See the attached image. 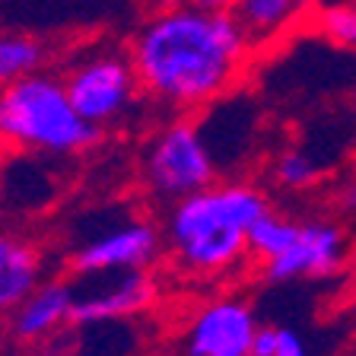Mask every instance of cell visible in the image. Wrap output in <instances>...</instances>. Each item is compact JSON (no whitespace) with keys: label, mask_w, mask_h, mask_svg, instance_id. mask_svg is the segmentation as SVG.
Here are the masks:
<instances>
[{"label":"cell","mask_w":356,"mask_h":356,"mask_svg":"<svg viewBox=\"0 0 356 356\" xmlns=\"http://www.w3.org/2000/svg\"><path fill=\"white\" fill-rule=\"evenodd\" d=\"M127 54L149 102L175 115H200L242 86L254 44L232 13L169 0L140 22Z\"/></svg>","instance_id":"obj_1"},{"label":"cell","mask_w":356,"mask_h":356,"mask_svg":"<svg viewBox=\"0 0 356 356\" xmlns=\"http://www.w3.org/2000/svg\"><path fill=\"white\" fill-rule=\"evenodd\" d=\"M274 207L252 181H213L165 207V258L188 280H226L252 261V226Z\"/></svg>","instance_id":"obj_2"},{"label":"cell","mask_w":356,"mask_h":356,"mask_svg":"<svg viewBox=\"0 0 356 356\" xmlns=\"http://www.w3.org/2000/svg\"><path fill=\"white\" fill-rule=\"evenodd\" d=\"M99 127L67 96L60 74H32L0 86V143L19 156H76L99 143Z\"/></svg>","instance_id":"obj_3"},{"label":"cell","mask_w":356,"mask_h":356,"mask_svg":"<svg viewBox=\"0 0 356 356\" xmlns=\"http://www.w3.org/2000/svg\"><path fill=\"white\" fill-rule=\"evenodd\" d=\"M248 245L267 283L325 280L347 261V232L337 220L289 216L274 207L252 226Z\"/></svg>","instance_id":"obj_4"},{"label":"cell","mask_w":356,"mask_h":356,"mask_svg":"<svg viewBox=\"0 0 356 356\" xmlns=\"http://www.w3.org/2000/svg\"><path fill=\"white\" fill-rule=\"evenodd\" d=\"M220 156L194 115H175L140 153V185L163 207L220 181Z\"/></svg>","instance_id":"obj_5"},{"label":"cell","mask_w":356,"mask_h":356,"mask_svg":"<svg viewBox=\"0 0 356 356\" xmlns=\"http://www.w3.org/2000/svg\"><path fill=\"white\" fill-rule=\"evenodd\" d=\"M60 80L76 111L99 131L131 118L140 99H147L140 80L134 74L131 54L111 51V48H99V51L74 58L64 67Z\"/></svg>","instance_id":"obj_6"},{"label":"cell","mask_w":356,"mask_h":356,"mask_svg":"<svg viewBox=\"0 0 356 356\" xmlns=\"http://www.w3.org/2000/svg\"><path fill=\"white\" fill-rule=\"evenodd\" d=\"M159 258H165L163 226L143 216H124L83 238L67 254V267L80 280H92L124 270H153Z\"/></svg>","instance_id":"obj_7"},{"label":"cell","mask_w":356,"mask_h":356,"mask_svg":"<svg viewBox=\"0 0 356 356\" xmlns=\"http://www.w3.org/2000/svg\"><path fill=\"white\" fill-rule=\"evenodd\" d=\"M261 318L238 293H220L191 309L181 327L185 356H252Z\"/></svg>","instance_id":"obj_8"},{"label":"cell","mask_w":356,"mask_h":356,"mask_svg":"<svg viewBox=\"0 0 356 356\" xmlns=\"http://www.w3.org/2000/svg\"><path fill=\"white\" fill-rule=\"evenodd\" d=\"M99 286L76 289L74 315L70 325L76 327H96V325H115L124 318H137L143 312L156 309L159 302V280L153 270H124V274L92 277Z\"/></svg>","instance_id":"obj_9"},{"label":"cell","mask_w":356,"mask_h":356,"mask_svg":"<svg viewBox=\"0 0 356 356\" xmlns=\"http://www.w3.org/2000/svg\"><path fill=\"white\" fill-rule=\"evenodd\" d=\"M48 274V252L35 236L0 229V318H10Z\"/></svg>","instance_id":"obj_10"},{"label":"cell","mask_w":356,"mask_h":356,"mask_svg":"<svg viewBox=\"0 0 356 356\" xmlns=\"http://www.w3.org/2000/svg\"><path fill=\"white\" fill-rule=\"evenodd\" d=\"M76 286L67 280H44L26 296V302L10 315V331L22 343H42L70 325Z\"/></svg>","instance_id":"obj_11"},{"label":"cell","mask_w":356,"mask_h":356,"mask_svg":"<svg viewBox=\"0 0 356 356\" xmlns=\"http://www.w3.org/2000/svg\"><path fill=\"white\" fill-rule=\"evenodd\" d=\"M305 13H309V0H236L232 7V16L254 44V51L280 42L289 29L302 22Z\"/></svg>","instance_id":"obj_12"},{"label":"cell","mask_w":356,"mask_h":356,"mask_svg":"<svg viewBox=\"0 0 356 356\" xmlns=\"http://www.w3.org/2000/svg\"><path fill=\"white\" fill-rule=\"evenodd\" d=\"M51 60L48 44L32 32H0V86L42 74Z\"/></svg>","instance_id":"obj_13"},{"label":"cell","mask_w":356,"mask_h":356,"mask_svg":"<svg viewBox=\"0 0 356 356\" xmlns=\"http://www.w3.org/2000/svg\"><path fill=\"white\" fill-rule=\"evenodd\" d=\"M270 181H274L280 191L289 194H299V191H309L321 181V163L318 156L309 153L305 147H289L280 149L270 163Z\"/></svg>","instance_id":"obj_14"},{"label":"cell","mask_w":356,"mask_h":356,"mask_svg":"<svg viewBox=\"0 0 356 356\" xmlns=\"http://www.w3.org/2000/svg\"><path fill=\"white\" fill-rule=\"evenodd\" d=\"M252 356H315L302 331L289 325H274V321H261L254 334Z\"/></svg>","instance_id":"obj_15"},{"label":"cell","mask_w":356,"mask_h":356,"mask_svg":"<svg viewBox=\"0 0 356 356\" xmlns=\"http://www.w3.org/2000/svg\"><path fill=\"white\" fill-rule=\"evenodd\" d=\"M315 29L341 51H356V3H327L315 13Z\"/></svg>","instance_id":"obj_16"},{"label":"cell","mask_w":356,"mask_h":356,"mask_svg":"<svg viewBox=\"0 0 356 356\" xmlns=\"http://www.w3.org/2000/svg\"><path fill=\"white\" fill-rule=\"evenodd\" d=\"M337 210L347 216H356V178L343 181L341 191H337Z\"/></svg>","instance_id":"obj_17"},{"label":"cell","mask_w":356,"mask_h":356,"mask_svg":"<svg viewBox=\"0 0 356 356\" xmlns=\"http://www.w3.org/2000/svg\"><path fill=\"white\" fill-rule=\"evenodd\" d=\"M181 3H191L197 10H207V13H232L236 0H181Z\"/></svg>","instance_id":"obj_18"},{"label":"cell","mask_w":356,"mask_h":356,"mask_svg":"<svg viewBox=\"0 0 356 356\" xmlns=\"http://www.w3.org/2000/svg\"><path fill=\"white\" fill-rule=\"evenodd\" d=\"M7 159H10V149L0 143V178H3V169H7Z\"/></svg>","instance_id":"obj_19"}]
</instances>
